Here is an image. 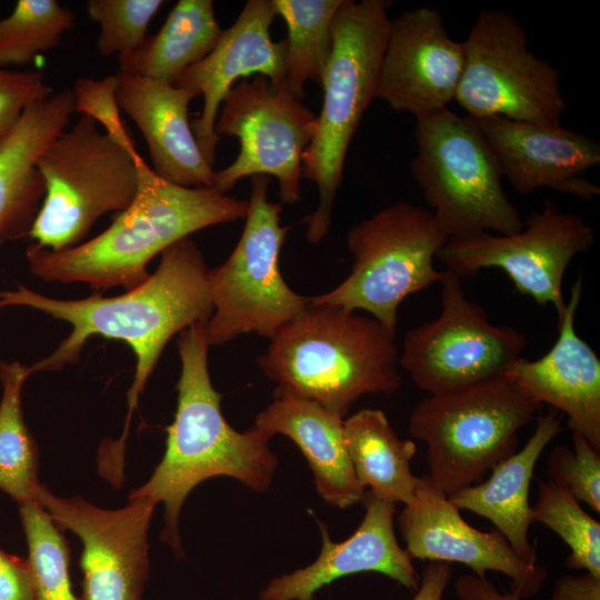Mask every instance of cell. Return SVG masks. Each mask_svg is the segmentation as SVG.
<instances>
[{"label": "cell", "mask_w": 600, "mask_h": 600, "mask_svg": "<svg viewBox=\"0 0 600 600\" xmlns=\"http://www.w3.org/2000/svg\"><path fill=\"white\" fill-rule=\"evenodd\" d=\"M0 302L2 307L43 311L72 327L52 353L31 366L32 372L57 371L77 362L92 336L122 340L132 349L137 364L127 394L126 438L139 396L168 341L190 326L208 321L213 311L209 269L190 237L164 249L157 270L120 296L104 297L97 291L83 299L61 300L19 284L16 290L0 292Z\"/></svg>", "instance_id": "1"}, {"label": "cell", "mask_w": 600, "mask_h": 600, "mask_svg": "<svg viewBox=\"0 0 600 600\" xmlns=\"http://www.w3.org/2000/svg\"><path fill=\"white\" fill-rule=\"evenodd\" d=\"M207 322L179 333L178 404L167 428L166 451L149 480L129 494L164 503L161 539L178 558L183 557L178 530L180 510L200 482L226 476L263 492L278 464L269 449L270 438L253 427L239 432L224 419L221 394L212 386L208 370Z\"/></svg>", "instance_id": "2"}, {"label": "cell", "mask_w": 600, "mask_h": 600, "mask_svg": "<svg viewBox=\"0 0 600 600\" xmlns=\"http://www.w3.org/2000/svg\"><path fill=\"white\" fill-rule=\"evenodd\" d=\"M139 186L130 206L100 234L60 251L27 249L31 272L47 282H84L94 290H131L149 278L147 264L191 233L244 219L248 200L213 188H187L159 177L137 159Z\"/></svg>", "instance_id": "3"}, {"label": "cell", "mask_w": 600, "mask_h": 600, "mask_svg": "<svg viewBox=\"0 0 600 600\" xmlns=\"http://www.w3.org/2000/svg\"><path fill=\"white\" fill-rule=\"evenodd\" d=\"M396 332L371 316L308 306L271 339L257 362L267 378L344 417L367 393L401 384Z\"/></svg>", "instance_id": "4"}, {"label": "cell", "mask_w": 600, "mask_h": 600, "mask_svg": "<svg viewBox=\"0 0 600 600\" xmlns=\"http://www.w3.org/2000/svg\"><path fill=\"white\" fill-rule=\"evenodd\" d=\"M384 0H342L332 21V47L322 77V108L301 174L318 188L316 210L304 217L307 239L328 233L350 142L377 96L390 19Z\"/></svg>", "instance_id": "5"}, {"label": "cell", "mask_w": 600, "mask_h": 600, "mask_svg": "<svg viewBox=\"0 0 600 600\" xmlns=\"http://www.w3.org/2000/svg\"><path fill=\"white\" fill-rule=\"evenodd\" d=\"M540 409L502 374L428 394L411 411L408 429L426 443L428 478L449 496L479 483L514 453L518 431Z\"/></svg>", "instance_id": "6"}, {"label": "cell", "mask_w": 600, "mask_h": 600, "mask_svg": "<svg viewBox=\"0 0 600 600\" xmlns=\"http://www.w3.org/2000/svg\"><path fill=\"white\" fill-rule=\"evenodd\" d=\"M411 174L436 222L451 239L523 227L508 199L497 160L478 123L449 108L416 118Z\"/></svg>", "instance_id": "7"}, {"label": "cell", "mask_w": 600, "mask_h": 600, "mask_svg": "<svg viewBox=\"0 0 600 600\" xmlns=\"http://www.w3.org/2000/svg\"><path fill=\"white\" fill-rule=\"evenodd\" d=\"M138 157L80 116L38 160L46 193L29 237L51 251L80 244L102 214L121 212L134 199Z\"/></svg>", "instance_id": "8"}, {"label": "cell", "mask_w": 600, "mask_h": 600, "mask_svg": "<svg viewBox=\"0 0 600 600\" xmlns=\"http://www.w3.org/2000/svg\"><path fill=\"white\" fill-rule=\"evenodd\" d=\"M346 240L350 273L310 302L366 311L396 332L401 302L440 282L434 259L449 238L429 209L398 201L353 224Z\"/></svg>", "instance_id": "9"}, {"label": "cell", "mask_w": 600, "mask_h": 600, "mask_svg": "<svg viewBox=\"0 0 600 600\" xmlns=\"http://www.w3.org/2000/svg\"><path fill=\"white\" fill-rule=\"evenodd\" d=\"M251 191L241 237L219 267L209 270L213 311L207 322L209 346H222L249 332L271 339L309 303L279 269L289 227L280 221L281 202L268 200L270 177H250Z\"/></svg>", "instance_id": "10"}, {"label": "cell", "mask_w": 600, "mask_h": 600, "mask_svg": "<svg viewBox=\"0 0 600 600\" xmlns=\"http://www.w3.org/2000/svg\"><path fill=\"white\" fill-rule=\"evenodd\" d=\"M462 42L464 60L454 101L466 116L561 126L567 100L560 72L529 49L527 31L514 16L481 11Z\"/></svg>", "instance_id": "11"}, {"label": "cell", "mask_w": 600, "mask_h": 600, "mask_svg": "<svg viewBox=\"0 0 600 600\" xmlns=\"http://www.w3.org/2000/svg\"><path fill=\"white\" fill-rule=\"evenodd\" d=\"M441 311L404 334L400 366L428 394L447 392L504 374L521 357L526 336L490 322L484 309L468 299L462 279L443 270Z\"/></svg>", "instance_id": "12"}, {"label": "cell", "mask_w": 600, "mask_h": 600, "mask_svg": "<svg viewBox=\"0 0 600 600\" xmlns=\"http://www.w3.org/2000/svg\"><path fill=\"white\" fill-rule=\"evenodd\" d=\"M317 117L284 82L257 74L237 82L224 97L214 130L236 137V160L216 172L213 189L227 193L240 179L257 174L278 180L281 203L300 199L302 158L314 137Z\"/></svg>", "instance_id": "13"}, {"label": "cell", "mask_w": 600, "mask_h": 600, "mask_svg": "<svg viewBox=\"0 0 600 600\" xmlns=\"http://www.w3.org/2000/svg\"><path fill=\"white\" fill-rule=\"evenodd\" d=\"M594 240L592 226L581 214L564 212L546 199L539 211L527 216L519 232L451 238L436 259L461 279L482 269H501L518 293L540 306L551 304L559 320L567 303L562 293L564 272L577 254L592 248Z\"/></svg>", "instance_id": "14"}, {"label": "cell", "mask_w": 600, "mask_h": 600, "mask_svg": "<svg viewBox=\"0 0 600 600\" xmlns=\"http://www.w3.org/2000/svg\"><path fill=\"white\" fill-rule=\"evenodd\" d=\"M36 501L61 530L72 531L82 542L79 600H141L154 500L129 496L123 508L107 510L80 496L57 497L41 484Z\"/></svg>", "instance_id": "15"}, {"label": "cell", "mask_w": 600, "mask_h": 600, "mask_svg": "<svg viewBox=\"0 0 600 600\" xmlns=\"http://www.w3.org/2000/svg\"><path fill=\"white\" fill-rule=\"evenodd\" d=\"M463 60V42L449 36L438 8L404 11L390 19L376 98L416 118L448 108Z\"/></svg>", "instance_id": "16"}, {"label": "cell", "mask_w": 600, "mask_h": 600, "mask_svg": "<svg viewBox=\"0 0 600 600\" xmlns=\"http://www.w3.org/2000/svg\"><path fill=\"white\" fill-rule=\"evenodd\" d=\"M398 524L411 559L463 563L480 578L487 571L501 572L521 600L538 594L547 579L546 568L524 562L498 530L470 526L428 476L418 477L414 498L400 512Z\"/></svg>", "instance_id": "17"}, {"label": "cell", "mask_w": 600, "mask_h": 600, "mask_svg": "<svg viewBox=\"0 0 600 600\" xmlns=\"http://www.w3.org/2000/svg\"><path fill=\"white\" fill-rule=\"evenodd\" d=\"M276 16L272 0H249L233 24L223 30L216 47L188 67L174 83L203 97L202 109L191 122V129L211 167L221 138L214 124L229 90L252 74L267 77L273 86L284 82L287 40L273 41L270 36Z\"/></svg>", "instance_id": "18"}, {"label": "cell", "mask_w": 600, "mask_h": 600, "mask_svg": "<svg viewBox=\"0 0 600 600\" xmlns=\"http://www.w3.org/2000/svg\"><path fill=\"white\" fill-rule=\"evenodd\" d=\"M502 178L519 193L540 188L591 201L600 188L584 173L600 164L597 140L561 126L517 121L503 117L476 120Z\"/></svg>", "instance_id": "19"}, {"label": "cell", "mask_w": 600, "mask_h": 600, "mask_svg": "<svg viewBox=\"0 0 600 600\" xmlns=\"http://www.w3.org/2000/svg\"><path fill=\"white\" fill-rule=\"evenodd\" d=\"M582 296L579 277L571 287L559 334L541 358H518L504 376L536 402L550 404L568 418V428L600 452V359L576 331Z\"/></svg>", "instance_id": "20"}, {"label": "cell", "mask_w": 600, "mask_h": 600, "mask_svg": "<svg viewBox=\"0 0 600 600\" xmlns=\"http://www.w3.org/2000/svg\"><path fill=\"white\" fill-rule=\"evenodd\" d=\"M361 501L366 512L349 538L333 542L327 526L319 522L322 536L319 557L306 568L271 579L260 591V600H314L316 592L324 586L359 572H379L416 591L420 577L394 533L396 503L368 490Z\"/></svg>", "instance_id": "21"}, {"label": "cell", "mask_w": 600, "mask_h": 600, "mask_svg": "<svg viewBox=\"0 0 600 600\" xmlns=\"http://www.w3.org/2000/svg\"><path fill=\"white\" fill-rule=\"evenodd\" d=\"M117 102L142 132L152 170L187 188H213L216 170L204 159L191 129L193 92L147 77L117 73Z\"/></svg>", "instance_id": "22"}, {"label": "cell", "mask_w": 600, "mask_h": 600, "mask_svg": "<svg viewBox=\"0 0 600 600\" xmlns=\"http://www.w3.org/2000/svg\"><path fill=\"white\" fill-rule=\"evenodd\" d=\"M73 112L71 89L52 92L29 106L0 144V246L29 236L46 193L38 160Z\"/></svg>", "instance_id": "23"}, {"label": "cell", "mask_w": 600, "mask_h": 600, "mask_svg": "<svg viewBox=\"0 0 600 600\" xmlns=\"http://www.w3.org/2000/svg\"><path fill=\"white\" fill-rule=\"evenodd\" d=\"M254 429L268 438L283 434L304 456L318 494L330 506L346 509L361 502L358 483L343 440V418L284 386L256 418Z\"/></svg>", "instance_id": "24"}, {"label": "cell", "mask_w": 600, "mask_h": 600, "mask_svg": "<svg viewBox=\"0 0 600 600\" xmlns=\"http://www.w3.org/2000/svg\"><path fill=\"white\" fill-rule=\"evenodd\" d=\"M562 431V416L550 409L537 420L524 447L497 464L489 479L449 494L459 510L490 520L512 550L527 563L537 564L528 532L532 523L529 488L536 463L548 443Z\"/></svg>", "instance_id": "25"}, {"label": "cell", "mask_w": 600, "mask_h": 600, "mask_svg": "<svg viewBox=\"0 0 600 600\" xmlns=\"http://www.w3.org/2000/svg\"><path fill=\"white\" fill-rule=\"evenodd\" d=\"M343 440L356 478L366 491L404 506L414 498L418 477L410 462L417 447L398 437L380 409H361L343 419Z\"/></svg>", "instance_id": "26"}, {"label": "cell", "mask_w": 600, "mask_h": 600, "mask_svg": "<svg viewBox=\"0 0 600 600\" xmlns=\"http://www.w3.org/2000/svg\"><path fill=\"white\" fill-rule=\"evenodd\" d=\"M222 32L211 0H180L156 34L118 57L119 73L174 84L216 47Z\"/></svg>", "instance_id": "27"}, {"label": "cell", "mask_w": 600, "mask_h": 600, "mask_svg": "<svg viewBox=\"0 0 600 600\" xmlns=\"http://www.w3.org/2000/svg\"><path fill=\"white\" fill-rule=\"evenodd\" d=\"M31 373V367L18 361L0 362V490L18 504L36 501L41 487L38 448L21 407L23 383Z\"/></svg>", "instance_id": "28"}, {"label": "cell", "mask_w": 600, "mask_h": 600, "mask_svg": "<svg viewBox=\"0 0 600 600\" xmlns=\"http://www.w3.org/2000/svg\"><path fill=\"white\" fill-rule=\"evenodd\" d=\"M288 28L284 83L293 97L304 84H321L332 47V21L342 0H272Z\"/></svg>", "instance_id": "29"}, {"label": "cell", "mask_w": 600, "mask_h": 600, "mask_svg": "<svg viewBox=\"0 0 600 600\" xmlns=\"http://www.w3.org/2000/svg\"><path fill=\"white\" fill-rule=\"evenodd\" d=\"M19 514L28 544L32 600H79L72 591L63 530L37 501L19 504Z\"/></svg>", "instance_id": "30"}, {"label": "cell", "mask_w": 600, "mask_h": 600, "mask_svg": "<svg viewBox=\"0 0 600 600\" xmlns=\"http://www.w3.org/2000/svg\"><path fill=\"white\" fill-rule=\"evenodd\" d=\"M73 24V12L56 0H18L0 20V68L33 62L56 48Z\"/></svg>", "instance_id": "31"}, {"label": "cell", "mask_w": 600, "mask_h": 600, "mask_svg": "<svg viewBox=\"0 0 600 600\" xmlns=\"http://www.w3.org/2000/svg\"><path fill=\"white\" fill-rule=\"evenodd\" d=\"M531 520L547 526L566 542L570 549L566 560L569 569L600 577V522L550 479L539 482Z\"/></svg>", "instance_id": "32"}, {"label": "cell", "mask_w": 600, "mask_h": 600, "mask_svg": "<svg viewBox=\"0 0 600 600\" xmlns=\"http://www.w3.org/2000/svg\"><path fill=\"white\" fill-rule=\"evenodd\" d=\"M161 0H89L87 12L100 28L98 51L107 57L127 54L147 38V29Z\"/></svg>", "instance_id": "33"}, {"label": "cell", "mask_w": 600, "mask_h": 600, "mask_svg": "<svg viewBox=\"0 0 600 600\" xmlns=\"http://www.w3.org/2000/svg\"><path fill=\"white\" fill-rule=\"evenodd\" d=\"M572 450L563 446L553 448L547 472L577 501L600 513V452L579 433H572Z\"/></svg>", "instance_id": "34"}, {"label": "cell", "mask_w": 600, "mask_h": 600, "mask_svg": "<svg viewBox=\"0 0 600 600\" xmlns=\"http://www.w3.org/2000/svg\"><path fill=\"white\" fill-rule=\"evenodd\" d=\"M118 74H110L103 79L78 78L72 91L74 112L87 116L102 124L106 134L127 149H136L131 137L127 132L117 102Z\"/></svg>", "instance_id": "35"}, {"label": "cell", "mask_w": 600, "mask_h": 600, "mask_svg": "<svg viewBox=\"0 0 600 600\" xmlns=\"http://www.w3.org/2000/svg\"><path fill=\"white\" fill-rule=\"evenodd\" d=\"M41 71H11L0 68V144L33 102L50 96Z\"/></svg>", "instance_id": "36"}, {"label": "cell", "mask_w": 600, "mask_h": 600, "mask_svg": "<svg viewBox=\"0 0 600 600\" xmlns=\"http://www.w3.org/2000/svg\"><path fill=\"white\" fill-rule=\"evenodd\" d=\"M0 600H32V578L27 559L0 549Z\"/></svg>", "instance_id": "37"}, {"label": "cell", "mask_w": 600, "mask_h": 600, "mask_svg": "<svg viewBox=\"0 0 600 600\" xmlns=\"http://www.w3.org/2000/svg\"><path fill=\"white\" fill-rule=\"evenodd\" d=\"M550 600H600V577L587 571L580 577H560Z\"/></svg>", "instance_id": "38"}, {"label": "cell", "mask_w": 600, "mask_h": 600, "mask_svg": "<svg viewBox=\"0 0 600 600\" xmlns=\"http://www.w3.org/2000/svg\"><path fill=\"white\" fill-rule=\"evenodd\" d=\"M458 600H521L511 591L500 592L487 578L463 574L454 581Z\"/></svg>", "instance_id": "39"}, {"label": "cell", "mask_w": 600, "mask_h": 600, "mask_svg": "<svg viewBox=\"0 0 600 600\" xmlns=\"http://www.w3.org/2000/svg\"><path fill=\"white\" fill-rule=\"evenodd\" d=\"M450 563L429 561L420 576V583L412 600H442L451 580Z\"/></svg>", "instance_id": "40"}, {"label": "cell", "mask_w": 600, "mask_h": 600, "mask_svg": "<svg viewBox=\"0 0 600 600\" xmlns=\"http://www.w3.org/2000/svg\"><path fill=\"white\" fill-rule=\"evenodd\" d=\"M0 308H2L1 302H0Z\"/></svg>", "instance_id": "41"}]
</instances>
